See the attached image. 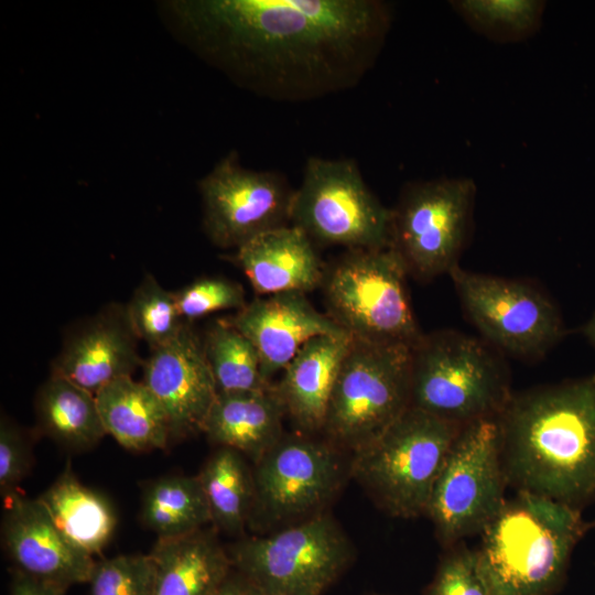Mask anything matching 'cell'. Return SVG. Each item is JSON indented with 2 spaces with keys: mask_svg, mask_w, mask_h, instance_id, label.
<instances>
[{
  "mask_svg": "<svg viewBox=\"0 0 595 595\" xmlns=\"http://www.w3.org/2000/svg\"><path fill=\"white\" fill-rule=\"evenodd\" d=\"M182 35L242 87L278 101H309L356 86L392 23L380 0H181Z\"/></svg>",
  "mask_w": 595,
  "mask_h": 595,
  "instance_id": "obj_1",
  "label": "cell"
},
{
  "mask_svg": "<svg viewBox=\"0 0 595 595\" xmlns=\"http://www.w3.org/2000/svg\"><path fill=\"white\" fill-rule=\"evenodd\" d=\"M498 422L507 485L577 509L595 499V376L512 393Z\"/></svg>",
  "mask_w": 595,
  "mask_h": 595,
  "instance_id": "obj_2",
  "label": "cell"
},
{
  "mask_svg": "<svg viewBox=\"0 0 595 595\" xmlns=\"http://www.w3.org/2000/svg\"><path fill=\"white\" fill-rule=\"evenodd\" d=\"M594 526L581 509L517 491L482 531L475 550L489 595H548L562 581L573 549Z\"/></svg>",
  "mask_w": 595,
  "mask_h": 595,
  "instance_id": "obj_3",
  "label": "cell"
},
{
  "mask_svg": "<svg viewBox=\"0 0 595 595\" xmlns=\"http://www.w3.org/2000/svg\"><path fill=\"white\" fill-rule=\"evenodd\" d=\"M511 394L507 370L488 343L437 331L411 349L412 408L463 426L498 416Z\"/></svg>",
  "mask_w": 595,
  "mask_h": 595,
  "instance_id": "obj_4",
  "label": "cell"
},
{
  "mask_svg": "<svg viewBox=\"0 0 595 595\" xmlns=\"http://www.w3.org/2000/svg\"><path fill=\"white\" fill-rule=\"evenodd\" d=\"M461 428L409 407L377 439L350 454V477L391 516L426 515L433 486Z\"/></svg>",
  "mask_w": 595,
  "mask_h": 595,
  "instance_id": "obj_5",
  "label": "cell"
},
{
  "mask_svg": "<svg viewBox=\"0 0 595 595\" xmlns=\"http://www.w3.org/2000/svg\"><path fill=\"white\" fill-rule=\"evenodd\" d=\"M407 269L391 247L348 250L325 268L327 315L351 338L413 347L420 331L409 299Z\"/></svg>",
  "mask_w": 595,
  "mask_h": 595,
  "instance_id": "obj_6",
  "label": "cell"
},
{
  "mask_svg": "<svg viewBox=\"0 0 595 595\" xmlns=\"http://www.w3.org/2000/svg\"><path fill=\"white\" fill-rule=\"evenodd\" d=\"M231 565L263 595H321L349 566L354 547L324 512L226 547Z\"/></svg>",
  "mask_w": 595,
  "mask_h": 595,
  "instance_id": "obj_7",
  "label": "cell"
},
{
  "mask_svg": "<svg viewBox=\"0 0 595 595\" xmlns=\"http://www.w3.org/2000/svg\"><path fill=\"white\" fill-rule=\"evenodd\" d=\"M345 453L323 436L284 433L252 464L255 500L248 528L264 534L326 512L350 477Z\"/></svg>",
  "mask_w": 595,
  "mask_h": 595,
  "instance_id": "obj_8",
  "label": "cell"
},
{
  "mask_svg": "<svg viewBox=\"0 0 595 595\" xmlns=\"http://www.w3.org/2000/svg\"><path fill=\"white\" fill-rule=\"evenodd\" d=\"M411 347L351 338L335 380L322 436L349 454L410 407Z\"/></svg>",
  "mask_w": 595,
  "mask_h": 595,
  "instance_id": "obj_9",
  "label": "cell"
},
{
  "mask_svg": "<svg viewBox=\"0 0 595 595\" xmlns=\"http://www.w3.org/2000/svg\"><path fill=\"white\" fill-rule=\"evenodd\" d=\"M498 416L463 425L433 486L426 516L445 547L482 533L506 502Z\"/></svg>",
  "mask_w": 595,
  "mask_h": 595,
  "instance_id": "obj_10",
  "label": "cell"
},
{
  "mask_svg": "<svg viewBox=\"0 0 595 595\" xmlns=\"http://www.w3.org/2000/svg\"><path fill=\"white\" fill-rule=\"evenodd\" d=\"M291 224L322 245L348 250L390 247L391 209L374 195L349 159H307L294 191Z\"/></svg>",
  "mask_w": 595,
  "mask_h": 595,
  "instance_id": "obj_11",
  "label": "cell"
},
{
  "mask_svg": "<svg viewBox=\"0 0 595 595\" xmlns=\"http://www.w3.org/2000/svg\"><path fill=\"white\" fill-rule=\"evenodd\" d=\"M476 185L468 177L410 182L391 209L390 247L419 280L458 266L473 220Z\"/></svg>",
  "mask_w": 595,
  "mask_h": 595,
  "instance_id": "obj_12",
  "label": "cell"
},
{
  "mask_svg": "<svg viewBox=\"0 0 595 595\" xmlns=\"http://www.w3.org/2000/svg\"><path fill=\"white\" fill-rule=\"evenodd\" d=\"M203 228L223 249L239 248L255 237L291 224L294 191L274 171L244 167L232 151L199 182Z\"/></svg>",
  "mask_w": 595,
  "mask_h": 595,
  "instance_id": "obj_13",
  "label": "cell"
},
{
  "mask_svg": "<svg viewBox=\"0 0 595 595\" xmlns=\"http://www.w3.org/2000/svg\"><path fill=\"white\" fill-rule=\"evenodd\" d=\"M448 274L465 313L491 346L521 357H538L562 336L555 306L533 286L459 266Z\"/></svg>",
  "mask_w": 595,
  "mask_h": 595,
  "instance_id": "obj_14",
  "label": "cell"
},
{
  "mask_svg": "<svg viewBox=\"0 0 595 595\" xmlns=\"http://www.w3.org/2000/svg\"><path fill=\"white\" fill-rule=\"evenodd\" d=\"M142 382L164 408L171 443L199 432L217 397L203 340L186 323L171 342L150 350Z\"/></svg>",
  "mask_w": 595,
  "mask_h": 595,
  "instance_id": "obj_15",
  "label": "cell"
},
{
  "mask_svg": "<svg viewBox=\"0 0 595 595\" xmlns=\"http://www.w3.org/2000/svg\"><path fill=\"white\" fill-rule=\"evenodd\" d=\"M3 499L1 541L13 571L64 591L88 583L96 561L60 532L37 498L15 491Z\"/></svg>",
  "mask_w": 595,
  "mask_h": 595,
  "instance_id": "obj_16",
  "label": "cell"
},
{
  "mask_svg": "<svg viewBox=\"0 0 595 595\" xmlns=\"http://www.w3.org/2000/svg\"><path fill=\"white\" fill-rule=\"evenodd\" d=\"M126 305L110 303L69 329L51 366V375L71 380L93 394L131 376L144 360Z\"/></svg>",
  "mask_w": 595,
  "mask_h": 595,
  "instance_id": "obj_17",
  "label": "cell"
},
{
  "mask_svg": "<svg viewBox=\"0 0 595 595\" xmlns=\"http://www.w3.org/2000/svg\"><path fill=\"white\" fill-rule=\"evenodd\" d=\"M227 318L257 348L269 382L311 338L348 335L327 314L318 312L306 294L298 292L257 296Z\"/></svg>",
  "mask_w": 595,
  "mask_h": 595,
  "instance_id": "obj_18",
  "label": "cell"
},
{
  "mask_svg": "<svg viewBox=\"0 0 595 595\" xmlns=\"http://www.w3.org/2000/svg\"><path fill=\"white\" fill-rule=\"evenodd\" d=\"M231 259L259 296L306 294L321 286L325 272L312 239L292 224L255 237L237 248Z\"/></svg>",
  "mask_w": 595,
  "mask_h": 595,
  "instance_id": "obj_19",
  "label": "cell"
},
{
  "mask_svg": "<svg viewBox=\"0 0 595 595\" xmlns=\"http://www.w3.org/2000/svg\"><path fill=\"white\" fill-rule=\"evenodd\" d=\"M350 343L349 335L313 337L283 369L274 387L299 432L322 433L331 393Z\"/></svg>",
  "mask_w": 595,
  "mask_h": 595,
  "instance_id": "obj_20",
  "label": "cell"
},
{
  "mask_svg": "<svg viewBox=\"0 0 595 595\" xmlns=\"http://www.w3.org/2000/svg\"><path fill=\"white\" fill-rule=\"evenodd\" d=\"M285 409L274 385L261 391L217 393L203 432L218 446L257 463L285 433Z\"/></svg>",
  "mask_w": 595,
  "mask_h": 595,
  "instance_id": "obj_21",
  "label": "cell"
},
{
  "mask_svg": "<svg viewBox=\"0 0 595 595\" xmlns=\"http://www.w3.org/2000/svg\"><path fill=\"white\" fill-rule=\"evenodd\" d=\"M153 595H212L232 569L218 531L205 527L171 538H158Z\"/></svg>",
  "mask_w": 595,
  "mask_h": 595,
  "instance_id": "obj_22",
  "label": "cell"
},
{
  "mask_svg": "<svg viewBox=\"0 0 595 595\" xmlns=\"http://www.w3.org/2000/svg\"><path fill=\"white\" fill-rule=\"evenodd\" d=\"M107 434L132 452L165 450L171 443L166 412L154 393L131 376L118 378L96 394Z\"/></svg>",
  "mask_w": 595,
  "mask_h": 595,
  "instance_id": "obj_23",
  "label": "cell"
},
{
  "mask_svg": "<svg viewBox=\"0 0 595 595\" xmlns=\"http://www.w3.org/2000/svg\"><path fill=\"white\" fill-rule=\"evenodd\" d=\"M37 499L60 532L78 550L93 556L110 540L116 527L111 506L78 480L69 463Z\"/></svg>",
  "mask_w": 595,
  "mask_h": 595,
  "instance_id": "obj_24",
  "label": "cell"
},
{
  "mask_svg": "<svg viewBox=\"0 0 595 595\" xmlns=\"http://www.w3.org/2000/svg\"><path fill=\"white\" fill-rule=\"evenodd\" d=\"M34 411L37 433L73 452L93 448L107 434L95 394L60 376L41 385Z\"/></svg>",
  "mask_w": 595,
  "mask_h": 595,
  "instance_id": "obj_25",
  "label": "cell"
},
{
  "mask_svg": "<svg viewBox=\"0 0 595 595\" xmlns=\"http://www.w3.org/2000/svg\"><path fill=\"white\" fill-rule=\"evenodd\" d=\"M212 526L231 537H245L253 500L252 464L238 451L218 446L197 474Z\"/></svg>",
  "mask_w": 595,
  "mask_h": 595,
  "instance_id": "obj_26",
  "label": "cell"
},
{
  "mask_svg": "<svg viewBox=\"0 0 595 595\" xmlns=\"http://www.w3.org/2000/svg\"><path fill=\"white\" fill-rule=\"evenodd\" d=\"M140 519L158 538L184 536L212 526L197 475H169L149 482L142 490Z\"/></svg>",
  "mask_w": 595,
  "mask_h": 595,
  "instance_id": "obj_27",
  "label": "cell"
},
{
  "mask_svg": "<svg viewBox=\"0 0 595 595\" xmlns=\"http://www.w3.org/2000/svg\"><path fill=\"white\" fill-rule=\"evenodd\" d=\"M202 340L217 393L261 391L272 386L263 377L257 348L227 317L216 320Z\"/></svg>",
  "mask_w": 595,
  "mask_h": 595,
  "instance_id": "obj_28",
  "label": "cell"
},
{
  "mask_svg": "<svg viewBox=\"0 0 595 595\" xmlns=\"http://www.w3.org/2000/svg\"><path fill=\"white\" fill-rule=\"evenodd\" d=\"M450 6L477 34L499 44L534 36L542 25V0H453Z\"/></svg>",
  "mask_w": 595,
  "mask_h": 595,
  "instance_id": "obj_29",
  "label": "cell"
},
{
  "mask_svg": "<svg viewBox=\"0 0 595 595\" xmlns=\"http://www.w3.org/2000/svg\"><path fill=\"white\" fill-rule=\"evenodd\" d=\"M126 309L136 335L150 350L171 342L187 323L180 314L174 292L165 290L150 273L136 288Z\"/></svg>",
  "mask_w": 595,
  "mask_h": 595,
  "instance_id": "obj_30",
  "label": "cell"
},
{
  "mask_svg": "<svg viewBox=\"0 0 595 595\" xmlns=\"http://www.w3.org/2000/svg\"><path fill=\"white\" fill-rule=\"evenodd\" d=\"M151 554H122L96 562L88 584L90 595H153Z\"/></svg>",
  "mask_w": 595,
  "mask_h": 595,
  "instance_id": "obj_31",
  "label": "cell"
},
{
  "mask_svg": "<svg viewBox=\"0 0 595 595\" xmlns=\"http://www.w3.org/2000/svg\"><path fill=\"white\" fill-rule=\"evenodd\" d=\"M181 316L187 323L224 310H241L246 304L244 288L219 277L198 278L174 292Z\"/></svg>",
  "mask_w": 595,
  "mask_h": 595,
  "instance_id": "obj_32",
  "label": "cell"
},
{
  "mask_svg": "<svg viewBox=\"0 0 595 595\" xmlns=\"http://www.w3.org/2000/svg\"><path fill=\"white\" fill-rule=\"evenodd\" d=\"M425 595H489L477 571L475 551L461 542L450 547Z\"/></svg>",
  "mask_w": 595,
  "mask_h": 595,
  "instance_id": "obj_33",
  "label": "cell"
},
{
  "mask_svg": "<svg viewBox=\"0 0 595 595\" xmlns=\"http://www.w3.org/2000/svg\"><path fill=\"white\" fill-rule=\"evenodd\" d=\"M32 465L31 440L7 416L0 423V494L3 498L18 491Z\"/></svg>",
  "mask_w": 595,
  "mask_h": 595,
  "instance_id": "obj_34",
  "label": "cell"
},
{
  "mask_svg": "<svg viewBox=\"0 0 595 595\" xmlns=\"http://www.w3.org/2000/svg\"><path fill=\"white\" fill-rule=\"evenodd\" d=\"M66 591L12 570L10 595H65Z\"/></svg>",
  "mask_w": 595,
  "mask_h": 595,
  "instance_id": "obj_35",
  "label": "cell"
},
{
  "mask_svg": "<svg viewBox=\"0 0 595 595\" xmlns=\"http://www.w3.org/2000/svg\"><path fill=\"white\" fill-rule=\"evenodd\" d=\"M212 595H263L245 575L230 570L223 583Z\"/></svg>",
  "mask_w": 595,
  "mask_h": 595,
  "instance_id": "obj_36",
  "label": "cell"
},
{
  "mask_svg": "<svg viewBox=\"0 0 595 595\" xmlns=\"http://www.w3.org/2000/svg\"><path fill=\"white\" fill-rule=\"evenodd\" d=\"M584 334L595 345V315L584 327Z\"/></svg>",
  "mask_w": 595,
  "mask_h": 595,
  "instance_id": "obj_37",
  "label": "cell"
}]
</instances>
